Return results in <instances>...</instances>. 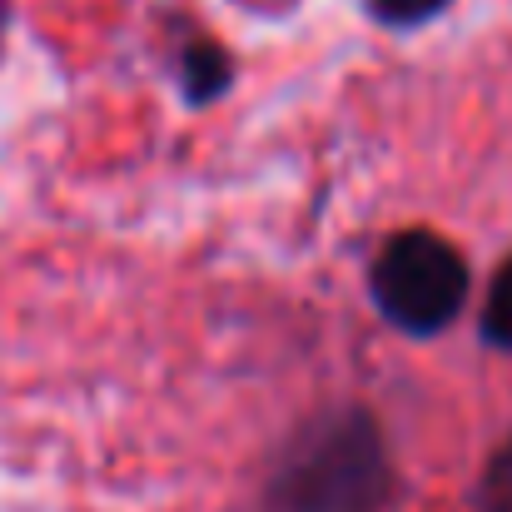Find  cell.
Segmentation results:
<instances>
[{
    "label": "cell",
    "instance_id": "3",
    "mask_svg": "<svg viewBox=\"0 0 512 512\" xmlns=\"http://www.w3.org/2000/svg\"><path fill=\"white\" fill-rule=\"evenodd\" d=\"M229 75H234V65H229V55L214 40H189L179 50V80H184V95L194 105H209L214 95H224Z\"/></svg>",
    "mask_w": 512,
    "mask_h": 512
},
{
    "label": "cell",
    "instance_id": "4",
    "mask_svg": "<svg viewBox=\"0 0 512 512\" xmlns=\"http://www.w3.org/2000/svg\"><path fill=\"white\" fill-rule=\"evenodd\" d=\"M483 339L493 348H508L512 353V259L493 274L488 284V304H483Z\"/></svg>",
    "mask_w": 512,
    "mask_h": 512
},
{
    "label": "cell",
    "instance_id": "1",
    "mask_svg": "<svg viewBox=\"0 0 512 512\" xmlns=\"http://www.w3.org/2000/svg\"><path fill=\"white\" fill-rule=\"evenodd\" d=\"M393 498L388 443L363 408H329L279 453L269 512H383Z\"/></svg>",
    "mask_w": 512,
    "mask_h": 512
},
{
    "label": "cell",
    "instance_id": "6",
    "mask_svg": "<svg viewBox=\"0 0 512 512\" xmlns=\"http://www.w3.org/2000/svg\"><path fill=\"white\" fill-rule=\"evenodd\" d=\"M483 512H512V438L493 453L483 473Z\"/></svg>",
    "mask_w": 512,
    "mask_h": 512
},
{
    "label": "cell",
    "instance_id": "5",
    "mask_svg": "<svg viewBox=\"0 0 512 512\" xmlns=\"http://www.w3.org/2000/svg\"><path fill=\"white\" fill-rule=\"evenodd\" d=\"M448 5H453V0H368L373 20H383V25H393V30H413V25L433 20V15L448 10Z\"/></svg>",
    "mask_w": 512,
    "mask_h": 512
},
{
    "label": "cell",
    "instance_id": "2",
    "mask_svg": "<svg viewBox=\"0 0 512 512\" xmlns=\"http://www.w3.org/2000/svg\"><path fill=\"white\" fill-rule=\"evenodd\" d=\"M368 294L378 304V314L403 329V334H438L448 329L463 304H468V264L463 254L433 234V229H403L393 234L373 269H368Z\"/></svg>",
    "mask_w": 512,
    "mask_h": 512
}]
</instances>
